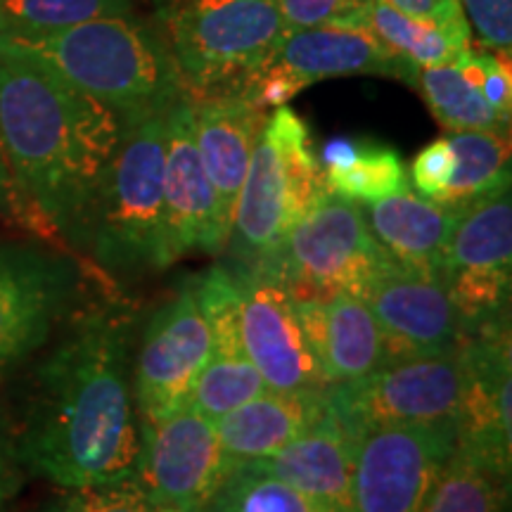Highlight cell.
Segmentation results:
<instances>
[{
  "label": "cell",
  "mask_w": 512,
  "mask_h": 512,
  "mask_svg": "<svg viewBox=\"0 0 512 512\" xmlns=\"http://www.w3.org/2000/svg\"><path fill=\"white\" fill-rule=\"evenodd\" d=\"M136 309L86 299L31 358L12 437L27 475L60 489L136 479L143 420L133 401Z\"/></svg>",
  "instance_id": "cell-1"
},
{
  "label": "cell",
  "mask_w": 512,
  "mask_h": 512,
  "mask_svg": "<svg viewBox=\"0 0 512 512\" xmlns=\"http://www.w3.org/2000/svg\"><path fill=\"white\" fill-rule=\"evenodd\" d=\"M126 128L48 64L0 43V150L19 226L72 247Z\"/></svg>",
  "instance_id": "cell-2"
},
{
  "label": "cell",
  "mask_w": 512,
  "mask_h": 512,
  "mask_svg": "<svg viewBox=\"0 0 512 512\" xmlns=\"http://www.w3.org/2000/svg\"><path fill=\"white\" fill-rule=\"evenodd\" d=\"M0 43L48 64L126 126L166 117L188 95L162 31L136 15L100 17L46 34H0Z\"/></svg>",
  "instance_id": "cell-3"
},
{
  "label": "cell",
  "mask_w": 512,
  "mask_h": 512,
  "mask_svg": "<svg viewBox=\"0 0 512 512\" xmlns=\"http://www.w3.org/2000/svg\"><path fill=\"white\" fill-rule=\"evenodd\" d=\"M166 117L126 128L83 216L72 249L105 278L169 268L164 240Z\"/></svg>",
  "instance_id": "cell-4"
},
{
  "label": "cell",
  "mask_w": 512,
  "mask_h": 512,
  "mask_svg": "<svg viewBox=\"0 0 512 512\" xmlns=\"http://www.w3.org/2000/svg\"><path fill=\"white\" fill-rule=\"evenodd\" d=\"M325 192L309 126L287 105L275 107L256 140L235 204L226 245L230 264L247 271L266 266Z\"/></svg>",
  "instance_id": "cell-5"
},
{
  "label": "cell",
  "mask_w": 512,
  "mask_h": 512,
  "mask_svg": "<svg viewBox=\"0 0 512 512\" xmlns=\"http://www.w3.org/2000/svg\"><path fill=\"white\" fill-rule=\"evenodd\" d=\"M188 98L238 95L283 36L275 0H152Z\"/></svg>",
  "instance_id": "cell-6"
},
{
  "label": "cell",
  "mask_w": 512,
  "mask_h": 512,
  "mask_svg": "<svg viewBox=\"0 0 512 512\" xmlns=\"http://www.w3.org/2000/svg\"><path fill=\"white\" fill-rule=\"evenodd\" d=\"M396 261L370 233L361 204L325 192L287 235L278 254L259 273L273 275L294 297L354 294L370 285Z\"/></svg>",
  "instance_id": "cell-7"
},
{
  "label": "cell",
  "mask_w": 512,
  "mask_h": 512,
  "mask_svg": "<svg viewBox=\"0 0 512 512\" xmlns=\"http://www.w3.org/2000/svg\"><path fill=\"white\" fill-rule=\"evenodd\" d=\"M72 254L31 242H0V382L19 373L86 297Z\"/></svg>",
  "instance_id": "cell-8"
},
{
  "label": "cell",
  "mask_w": 512,
  "mask_h": 512,
  "mask_svg": "<svg viewBox=\"0 0 512 512\" xmlns=\"http://www.w3.org/2000/svg\"><path fill=\"white\" fill-rule=\"evenodd\" d=\"M463 394L458 354L389 363L356 382L328 389V406L351 441L375 427L456 425Z\"/></svg>",
  "instance_id": "cell-9"
},
{
  "label": "cell",
  "mask_w": 512,
  "mask_h": 512,
  "mask_svg": "<svg viewBox=\"0 0 512 512\" xmlns=\"http://www.w3.org/2000/svg\"><path fill=\"white\" fill-rule=\"evenodd\" d=\"M418 72L382 48L366 29L316 27L283 34L264 62L242 83L240 98L275 110L304 88L339 76H387L415 88Z\"/></svg>",
  "instance_id": "cell-10"
},
{
  "label": "cell",
  "mask_w": 512,
  "mask_h": 512,
  "mask_svg": "<svg viewBox=\"0 0 512 512\" xmlns=\"http://www.w3.org/2000/svg\"><path fill=\"white\" fill-rule=\"evenodd\" d=\"M456 446V425H392L363 432L351 456L354 512H422Z\"/></svg>",
  "instance_id": "cell-11"
},
{
  "label": "cell",
  "mask_w": 512,
  "mask_h": 512,
  "mask_svg": "<svg viewBox=\"0 0 512 512\" xmlns=\"http://www.w3.org/2000/svg\"><path fill=\"white\" fill-rule=\"evenodd\" d=\"M214 354V342L192 278L147 320L133 354V401L143 422L169 418L188 406L192 384Z\"/></svg>",
  "instance_id": "cell-12"
},
{
  "label": "cell",
  "mask_w": 512,
  "mask_h": 512,
  "mask_svg": "<svg viewBox=\"0 0 512 512\" xmlns=\"http://www.w3.org/2000/svg\"><path fill=\"white\" fill-rule=\"evenodd\" d=\"M230 465L214 425L183 406L169 418L143 422V451L136 482L152 508L202 512Z\"/></svg>",
  "instance_id": "cell-13"
},
{
  "label": "cell",
  "mask_w": 512,
  "mask_h": 512,
  "mask_svg": "<svg viewBox=\"0 0 512 512\" xmlns=\"http://www.w3.org/2000/svg\"><path fill=\"white\" fill-rule=\"evenodd\" d=\"M233 268L240 278L242 351L264 377L266 387L275 392L330 389L306 339L294 294L273 275Z\"/></svg>",
  "instance_id": "cell-14"
},
{
  "label": "cell",
  "mask_w": 512,
  "mask_h": 512,
  "mask_svg": "<svg viewBox=\"0 0 512 512\" xmlns=\"http://www.w3.org/2000/svg\"><path fill=\"white\" fill-rule=\"evenodd\" d=\"M164 240L169 264L195 252L221 254L228 245L214 188L197 150L195 119L188 95L166 114Z\"/></svg>",
  "instance_id": "cell-15"
},
{
  "label": "cell",
  "mask_w": 512,
  "mask_h": 512,
  "mask_svg": "<svg viewBox=\"0 0 512 512\" xmlns=\"http://www.w3.org/2000/svg\"><path fill=\"white\" fill-rule=\"evenodd\" d=\"M510 320L465 335L460 344L463 394L456 441L489 463L512 467V358Z\"/></svg>",
  "instance_id": "cell-16"
},
{
  "label": "cell",
  "mask_w": 512,
  "mask_h": 512,
  "mask_svg": "<svg viewBox=\"0 0 512 512\" xmlns=\"http://www.w3.org/2000/svg\"><path fill=\"white\" fill-rule=\"evenodd\" d=\"M361 299L380 323L389 363L458 354L465 335L439 278L396 264L384 271Z\"/></svg>",
  "instance_id": "cell-17"
},
{
  "label": "cell",
  "mask_w": 512,
  "mask_h": 512,
  "mask_svg": "<svg viewBox=\"0 0 512 512\" xmlns=\"http://www.w3.org/2000/svg\"><path fill=\"white\" fill-rule=\"evenodd\" d=\"M297 313L330 387L361 380L389 363L380 323L354 294L302 297Z\"/></svg>",
  "instance_id": "cell-18"
},
{
  "label": "cell",
  "mask_w": 512,
  "mask_h": 512,
  "mask_svg": "<svg viewBox=\"0 0 512 512\" xmlns=\"http://www.w3.org/2000/svg\"><path fill=\"white\" fill-rule=\"evenodd\" d=\"M190 102L197 150L214 188L221 226L230 238L235 204L268 114L240 95H211Z\"/></svg>",
  "instance_id": "cell-19"
},
{
  "label": "cell",
  "mask_w": 512,
  "mask_h": 512,
  "mask_svg": "<svg viewBox=\"0 0 512 512\" xmlns=\"http://www.w3.org/2000/svg\"><path fill=\"white\" fill-rule=\"evenodd\" d=\"M351 456L354 441L330 406L309 432L273 456L254 460L261 470L283 479L320 512H354L351 505Z\"/></svg>",
  "instance_id": "cell-20"
},
{
  "label": "cell",
  "mask_w": 512,
  "mask_h": 512,
  "mask_svg": "<svg viewBox=\"0 0 512 512\" xmlns=\"http://www.w3.org/2000/svg\"><path fill=\"white\" fill-rule=\"evenodd\" d=\"M328 411L325 392H275L266 389L252 401L242 403L214 425L228 465L254 463L268 458L280 448L311 430Z\"/></svg>",
  "instance_id": "cell-21"
},
{
  "label": "cell",
  "mask_w": 512,
  "mask_h": 512,
  "mask_svg": "<svg viewBox=\"0 0 512 512\" xmlns=\"http://www.w3.org/2000/svg\"><path fill=\"white\" fill-rule=\"evenodd\" d=\"M361 211L370 233L396 264L441 280L444 249L456 223V211L411 190L361 204Z\"/></svg>",
  "instance_id": "cell-22"
},
{
  "label": "cell",
  "mask_w": 512,
  "mask_h": 512,
  "mask_svg": "<svg viewBox=\"0 0 512 512\" xmlns=\"http://www.w3.org/2000/svg\"><path fill=\"white\" fill-rule=\"evenodd\" d=\"M494 60L496 55L489 50L467 48L458 60L418 72L415 88L448 133H510V121H505L486 98V76Z\"/></svg>",
  "instance_id": "cell-23"
},
{
  "label": "cell",
  "mask_w": 512,
  "mask_h": 512,
  "mask_svg": "<svg viewBox=\"0 0 512 512\" xmlns=\"http://www.w3.org/2000/svg\"><path fill=\"white\" fill-rule=\"evenodd\" d=\"M356 29L370 36L415 69L441 67L472 48V31L463 8L434 17H413L384 0H370Z\"/></svg>",
  "instance_id": "cell-24"
},
{
  "label": "cell",
  "mask_w": 512,
  "mask_h": 512,
  "mask_svg": "<svg viewBox=\"0 0 512 512\" xmlns=\"http://www.w3.org/2000/svg\"><path fill=\"white\" fill-rule=\"evenodd\" d=\"M451 275H512L510 185L458 211L444 249L441 283Z\"/></svg>",
  "instance_id": "cell-25"
},
{
  "label": "cell",
  "mask_w": 512,
  "mask_h": 512,
  "mask_svg": "<svg viewBox=\"0 0 512 512\" xmlns=\"http://www.w3.org/2000/svg\"><path fill=\"white\" fill-rule=\"evenodd\" d=\"M318 162L325 190L344 200L366 204L411 190V176L399 152L375 140H330Z\"/></svg>",
  "instance_id": "cell-26"
},
{
  "label": "cell",
  "mask_w": 512,
  "mask_h": 512,
  "mask_svg": "<svg viewBox=\"0 0 512 512\" xmlns=\"http://www.w3.org/2000/svg\"><path fill=\"white\" fill-rule=\"evenodd\" d=\"M422 512H510V472L456 441Z\"/></svg>",
  "instance_id": "cell-27"
},
{
  "label": "cell",
  "mask_w": 512,
  "mask_h": 512,
  "mask_svg": "<svg viewBox=\"0 0 512 512\" xmlns=\"http://www.w3.org/2000/svg\"><path fill=\"white\" fill-rule=\"evenodd\" d=\"M446 138L456 155V169L441 207L458 214L479 197L510 185V133L458 131Z\"/></svg>",
  "instance_id": "cell-28"
},
{
  "label": "cell",
  "mask_w": 512,
  "mask_h": 512,
  "mask_svg": "<svg viewBox=\"0 0 512 512\" xmlns=\"http://www.w3.org/2000/svg\"><path fill=\"white\" fill-rule=\"evenodd\" d=\"M202 512H320L297 489L261 470L240 463L228 470Z\"/></svg>",
  "instance_id": "cell-29"
},
{
  "label": "cell",
  "mask_w": 512,
  "mask_h": 512,
  "mask_svg": "<svg viewBox=\"0 0 512 512\" xmlns=\"http://www.w3.org/2000/svg\"><path fill=\"white\" fill-rule=\"evenodd\" d=\"M133 15L131 0H0V34L29 36Z\"/></svg>",
  "instance_id": "cell-30"
},
{
  "label": "cell",
  "mask_w": 512,
  "mask_h": 512,
  "mask_svg": "<svg viewBox=\"0 0 512 512\" xmlns=\"http://www.w3.org/2000/svg\"><path fill=\"white\" fill-rule=\"evenodd\" d=\"M266 382L247 356H221L211 354L207 366L200 370L188 406L204 415L211 425H216L242 403L266 392Z\"/></svg>",
  "instance_id": "cell-31"
},
{
  "label": "cell",
  "mask_w": 512,
  "mask_h": 512,
  "mask_svg": "<svg viewBox=\"0 0 512 512\" xmlns=\"http://www.w3.org/2000/svg\"><path fill=\"white\" fill-rule=\"evenodd\" d=\"M197 304L207 320L214 354L245 356L240 337V278L230 264L211 266L192 278Z\"/></svg>",
  "instance_id": "cell-32"
},
{
  "label": "cell",
  "mask_w": 512,
  "mask_h": 512,
  "mask_svg": "<svg viewBox=\"0 0 512 512\" xmlns=\"http://www.w3.org/2000/svg\"><path fill=\"white\" fill-rule=\"evenodd\" d=\"M38 512H152V503L136 479H121L60 489Z\"/></svg>",
  "instance_id": "cell-33"
},
{
  "label": "cell",
  "mask_w": 512,
  "mask_h": 512,
  "mask_svg": "<svg viewBox=\"0 0 512 512\" xmlns=\"http://www.w3.org/2000/svg\"><path fill=\"white\" fill-rule=\"evenodd\" d=\"M370 0H275L283 34L316 27H356Z\"/></svg>",
  "instance_id": "cell-34"
},
{
  "label": "cell",
  "mask_w": 512,
  "mask_h": 512,
  "mask_svg": "<svg viewBox=\"0 0 512 512\" xmlns=\"http://www.w3.org/2000/svg\"><path fill=\"white\" fill-rule=\"evenodd\" d=\"M479 46L489 53L512 55V0H460Z\"/></svg>",
  "instance_id": "cell-35"
},
{
  "label": "cell",
  "mask_w": 512,
  "mask_h": 512,
  "mask_svg": "<svg viewBox=\"0 0 512 512\" xmlns=\"http://www.w3.org/2000/svg\"><path fill=\"white\" fill-rule=\"evenodd\" d=\"M453 169H456V155H453L448 138L434 140L415 157L411 166V181L422 197L432 202H441L451 183Z\"/></svg>",
  "instance_id": "cell-36"
},
{
  "label": "cell",
  "mask_w": 512,
  "mask_h": 512,
  "mask_svg": "<svg viewBox=\"0 0 512 512\" xmlns=\"http://www.w3.org/2000/svg\"><path fill=\"white\" fill-rule=\"evenodd\" d=\"M27 477L12 437L10 415L0 408V512H15L19 491Z\"/></svg>",
  "instance_id": "cell-37"
},
{
  "label": "cell",
  "mask_w": 512,
  "mask_h": 512,
  "mask_svg": "<svg viewBox=\"0 0 512 512\" xmlns=\"http://www.w3.org/2000/svg\"><path fill=\"white\" fill-rule=\"evenodd\" d=\"M384 3L394 5L396 10L406 12L413 17H434L444 15V12L463 8L460 0H384Z\"/></svg>",
  "instance_id": "cell-38"
},
{
  "label": "cell",
  "mask_w": 512,
  "mask_h": 512,
  "mask_svg": "<svg viewBox=\"0 0 512 512\" xmlns=\"http://www.w3.org/2000/svg\"><path fill=\"white\" fill-rule=\"evenodd\" d=\"M0 211H3L5 216H10L12 221L19 223L17 197H15V188H12L8 166H5L3 150H0Z\"/></svg>",
  "instance_id": "cell-39"
},
{
  "label": "cell",
  "mask_w": 512,
  "mask_h": 512,
  "mask_svg": "<svg viewBox=\"0 0 512 512\" xmlns=\"http://www.w3.org/2000/svg\"><path fill=\"white\" fill-rule=\"evenodd\" d=\"M152 512H183V510H178V508H152Z\"/></svg>",
  "instance_id": "cell-40"
}]
</instances>
